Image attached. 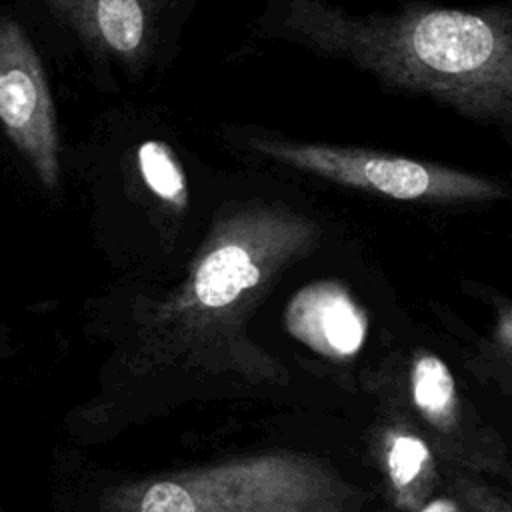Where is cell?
Segmentation results:
<instances>
[{"instance_id":"2","label":"cell","mask_w":512,"mask_h":512,"mask_svg":"<svg viewBox=\"0 0 512 512\" xmlns=\"http://www.w3.org/2000/svg\"><path fill=\"white\" fill-rule=\"evenodd\" d=\"M246 142L254 152L290 168L392 200L478 204L506 196V188L492 178L382 150L296 142L264 134L248 136Z\"/></svg>"},{"instance_id":"9","label":"cell","mask_w":512,"mask_h":512,"mask_svg":"<svg viewBox=\"0 0 512 512\" xmlns=\"http://www.w3.org/2000/svg\"><path fill=\"white\" fill-rule=\"evenodd\" d=\"M426 460L428 448L422 440L414 436H398L388 454V468L394 484L398 488L410 484L418 476Z\"/></svg>"},{"instance_id":"1","label":"cell","mask_w":512,"mask_h":512,"mask_svg":"<svg viewBox=\"0 0 512 512\" xmlns=\"http://www.w3.org/2000/svg\"><path fill=\"white\" fill-rule=\"evenodd\" d=\"M284 26L386 88L428 96L478 122L512 120V18L504 6H410L358 16L324 0H288Z\"/></svg>"},{"instance_id":"10","label":"cell","mask_w":512,"mask_h":512,"mask_svg":"<svg viewBox=\"0 0 512 512\" xmlns=\"http://www.w3.org/2000/svg\"><path fill=\"white\" fill-rule=\"evenodd\" d=\"M424 512H458V510H456L454 504H450L446 500H436L430 506H426Z\"/></svg>"},{"instance_id":"8","label":"cell","mask_w":512,"mask_h":512,"mask_svg":"<svg viewBox=\"0 0 512 512\" xmlns=\"http://www.w3.org/2000/svg\"><path fill=\"white\" fill-rule=\"evenodd\" d=\"M412 394L416 406L428 418H444L454 402V380L436 356H422L412 370Z\"/></svg>"},{"instance_id":"6","label":"cell","mask_w":512,"mask_h":512,"mask_svg":"<svg viewBox=\"0 0 512 512\" xmlns=\"http://www.w3.org/2000/svg\"><path fill=\"white\" fill-rule=\"evenodd\" d=\"M286 326L298 340L328 356H352L366 336L362 310L334 282L300 290L286 310Z\"/></svg>"},{"instance_id":"4","label":"cell","mask_w":512,"mask_h":512,"mask_svg":"<svg viewBox=\"0 0 512 512\" xmlns=\"http://www.w3.org/2000/svg\"><path fill=\"white\" fill-rule=\"evenodd\" d=\"M0 142L30 184L46 196L60 192L62 144L46 66L8 4L0 6Z\"/></svg>"},{"instance_id":"3","label":"cell","mask_w":512,"mask_h":512,"mask_svg":"<svg viewBox=\"0 0 512 512\" xmlns=\"http://www.w3.org/2000/svg\"><path fill=\"white\" fill-rule=\"evenodd\" d=\"M334 490L310 464L258 458L152 484L140 512H332Z\"/></svg>"},{"instance_id":"5","label":"cell","mask_w":512,"mask_h":512,"mask_svg":"<svg viewBox=\"0 0 512 512\" xmlns=\"http://www.w3.org/2000/svg\"><path fill=\"white\" fill-rule=\"evenodd\" d=\"M30 36L54 32L92 58L136 64L146 52L148 14L142 0H10Z\"/></svg>"},{"instance_id":"7","label":"cell","mask_w":512,"mask_h":512,"mask_svg":"<svg viewBox=\"0 0 512 512\" xmlns=\"http://www.w3.org/2000/svg\"><path fill=\"white\" fill-rule=\"evenodd\" d=\"M140 174L146 186L172 208H186L188 184L174 150L162 140H146L138 148Z\"/></svg>"},{"instance_id":"11","label":"cell","mask_w":512,"mask_h":512,"mask_svg":"<svg viewBox=\"0 0 512 512\" xmlns=\"http://www.w3.org/2000/svg\"><path fill=\"white\" fill-rule=\"evenodd\" d=\"M6 338H8V330H6L4 324H0V344H4Z\"/></svg>"}]
</instances>
